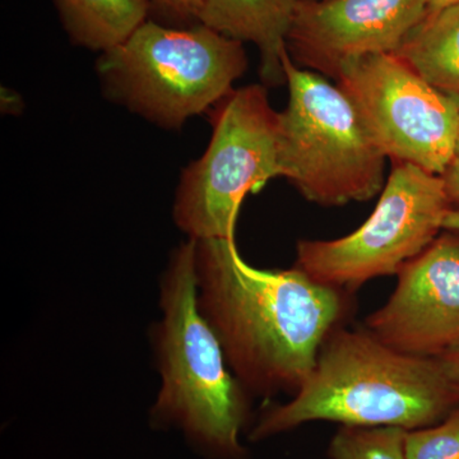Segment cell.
<instances>
[{
  "label": "cell",
  "instance_id": "1",
  "mask_svg": "<svg viewBox=\"0 0 459 459\" xmlns=\"http://www.w3.org/2000/svg\"><path fill=\"white\" fill-rule=\"evenodd\" d=\"M195 243L198 309L230 370L249 395H294L325 338L351 312V294L296 267L256 270L238 255L234 238Z\"/></svg>",
  "mask_w": 459,
  "mask_h": 459
},
{
  "label": "cell",
  "instance_id": "2",
  "mask_svg": "<svg viewBox=\"0 0 459 459\" xmlns=\"http://www.w3.org/2000/svg\"><path fill=\"white\" fill-rule=\"evenodd\" d=\"M458 404L459 388L439 358L397 351L365 328L341 325L292 400L265 407L247 437L261 442L312 421L416 430L442 421Z\"/></svg>",
  "mask_w": 459,
  "mask_h": 459
},
{
  "label": "cell",
  "instance_id": "3",
  "mask_svg": "<svg viewBox=\"0 0 459 459\" xmlns=\"http://www.w3.org/2000/svg\"><path fill=\"white\" fill-rule=\"evenodd\" d=\"M195 243L174 250L160 283L162 316L153 327L161 385L151 409L159 429H179L193 448L211 459H247L241 433L250 419V395L230 370L221 344L197 304Z\"/></svg>",
  "mask_w": 459,
  "mask_h": 459
},
{
  "label": "cell",
  "instance_id": "4",
  "mask_svg": "<svg viewBox=\"0 0 459 459\" xmlns=\"http://www.w3.org/2000/svg\"><path fill=\"white\" fill-rule=\"evenodd\" d=\"M243 42L210 27L169 29L146 21L101 53L98 74L108 98L166 129L216 107L246 74Z\"/></svg>",
  "mask_w": 459,
  "mask_h": 459
},
{
  "label": "cell",
  "instance_id": "5",
  "mask_svg": "<svg viewBox=\"0 0 459 459\" xmlns=\"http://www.w3.org/2000/svg\"><path fill=\"white\" fill-rule=\"evenodd\" d=\"M289 104L280 113V177L323 207L365 202L385 188V153L342 90L282 56Z\"/></svg>",
  "mask_w": 459,
  "mask_h": 459
},
{
  "label": "cell",
  "instance_id": "6",
  "mask_svg": "<svg viewBox=\"0 0 459 459\" xmlns=\"http://www.w3.org/2000/svg\"><path fill=\"white\" fill-rule=\"evenodd\" d=\"M376 210L360 228L334 240L299 241L295 267L322 285L353 294L379 277L397 276L446 231L459 208L442 175L392 162Z\"/></svg>",
  "mask_w": 459,
  "mask_h": 459
},
{
  "label": "cell",
  "instance_id": "7",
  "mask_svg": "<svg viewBox=\"0 0 459 459\" xmlns=\"http://www.w3.org/2000/svg\"><path fill=\"white\" fill-rule=\"evenodd\" d=\"M280 113L262 84L231 92L216 105L213 133L204 156L184 170L174 220L189 238H234L249 193L280 177Z\"/></svg>",
  "mask_w": 459,
  "mask_h": 459
},
{
  "label": "cell",
  "instance_id": "8",
  "mask_svg": "<svg viewBox=\"0 0 459 459\" xmlns=\"http://www.w3.org/2000/svg\"><path fill=\"white\" fill-rule=\"evenodd\" d=\"M337 86L386 159L443 175L455 159L459 108L392 53L346 63Z\"/></svg>",
  "mask_w": 459,
  "mask_h": 459
},
{
  "label": "cell",
  "instance_id": "9",
  "mask_svg": "<svg viewBox=\"0 0 459 459\" xmlns=\"http://www.w3.org/2000/svg\"><path fill=\"white\" fill-rule=\"evenodd\" d=\"M397 277L364 328L397 351L439 358L459 341V232H443Z\"/></svg>",
  "mask_w": 459,
  "mask_h": 459
},
{
  "label": "cell",
  "instance_id": "10",
  "mask_svg": "<svg viewBox=\"0 0 459 459\" xmlns=\"http://www.w3.org/2000/svg\"><path fill=\"white\" fill-rule=\"evenodd\" d=\"M427 13L425 0H300L287 50L295 65L336 80L353 59L394 54Z\"/></svg>",
  "mask_w": 459,
  "mask_h": 459
},
{
  "label": "cell",
  "instance_id": "11",
  "mask_svg": "<svg viewBox=\"0 0 459 459\" xmlns=\"http://www.w3.org/2000/svg\"><path fill=\"white\" fill-rule=\"evenodd\" d=\"M300 0H204L198 21L240 42H253L261 54V77L270 86L286 82L282 56Z\"/></svg>",
  "mask_w": 459,
  "mask_h": 459
},
{
  "label": "cell",
  "instance_id": "12",
  "mask_svg": "<svg viewBox=\"0 0 459 459\" xmlns=\"http://www.w3.org/2000/svg\"><path fill=\"white\" fill-rule=\"evenodd\" d=\"M394 54L459 108V2L428 13Z\"/></svg>",
  "mask_w": 459,
  "mask_h": 459
},
{
  "label": "cell",
  "instance_id": "13",
  "mask_svg": "<svg viewBox=\"0 0 459 459\" xmlns=\"http://www.w3.org/2000/svg\"><path fill=\"white\" fill-rule=\"evenodd\" d=\"M69 39L92 51L113 49L147 21L151 0H56Z\"/></svg>",
  "mask_w": 459,
  "mask_h": 459
},
{
  "label": "cell",
  "instance_id": "14",
  "mask_svg": "<svg viewBox=\"0 0 459 459\" xmlns=\"http://www.w3.org/2000/svg\"><path fill=\"white\" fill-rule=\"evenodd\" d=\"M407 431L402 428L342 427L332 437L331 459H406Z\"/></svg>",
  "mask_w": 459,
  "mask_h": 459
},
{
  "label": "cell",
  "instance_id": "15",
  "mask_svg": "<svg viewBox=\"0 0 459 459\" xmlns=\"http://www.w3.org/2000/svg\"><path fill=\"white\" fill-rule=\"evenodd\" d=\"M406 459H459V404L431 427L407 431Z\"/></svg>",
  "mask_w": 459,
  "mask_h": 459
},
{
  "label": "cell",
  "instance_id": "16",
  "mask_svg": "<svg viewBox=\"0 0 459 459\" xmlns=\"http://www.w3.org/2000/svg\"><path fill=\"white\" fill-rule=\"evenodd\" d=\"M160 11L181 21L198 20L204 0H151Z\"/></svg>",
  "mask_w": 459,
  "mask_h": 459
},
{
  "label": "cell",
  "instance_id": "17",
  "mask_svg": "<svg viewBox=\"0 0 459 459\" xmlns=\"http://www.w3.org/2000/svg\"><path fill=\"white\" fill-rule=\"evenodd\" d=\"M439 360L446 376L451 377L452 382L459 388V341L439 356Z\"/></svg>",
  "mask_w": 459,
  "mask_h": 459
},
{
  "label": "cell",
  "instance_id": "18",
  "mask_svg": "<svg viewBox=\"0 0 459 459\" xmlns=\"http://www.w3.org/2000/svg\"><path fill=\"white\" fill-rule=\"evenodd\" d=\"M453 204H459V160L455 159L442 175Z\"/></svg>",
  "mask_w": 459,
  "mask_h": 459
},
{
  "label": "cell",
  "instance_id": "19",
  "mask_svg": "<svg viewBox=\"0 0 459 459\" xmlns=\"http://www.w3.org/2000/svg\"><path fill=\"white\" fill-rule=\"evenodd\" d=\"M455 159L459 160V128L457 135V143H455Z\"/></svg>",
  "mask_w": 459,
  "mask_h": 459
}]
</instances>
